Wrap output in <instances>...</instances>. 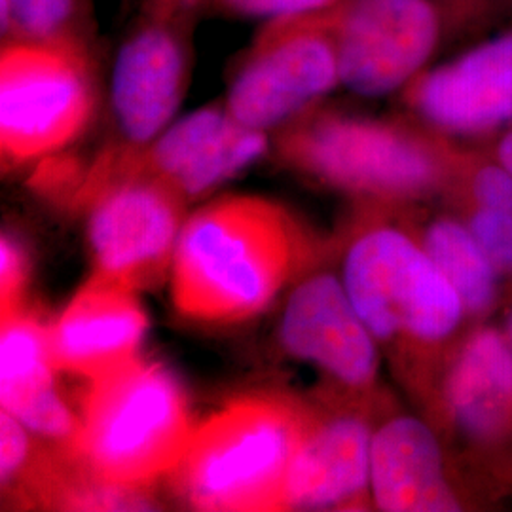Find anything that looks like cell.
<instances>
[{
	"label": "cell",
	"instance_id": "7",
	"mask_svg": "<svg viewBox=\"0 0 512 512\" xmlns=\"http://www.w3.org/2000/svg\"><path fill=\"white\" fill-rule=\"evenodd\" d=\"M186 205L160 179L88 167L73 209L88 213L93 274L135 293L156 289L171 275Z\"/></svg>",
	"mask_w": 512,
	"mask_h": 512
},
{
	"label": "cell",
	"instance_id": "18",
	"mask_svg": "<svg viewBox=\"0 0 512 512\" xmlns=\"http://www.w3.org/2000/svg\"><path fill=\"white\" fill-rule=\"evenodd\" d=\"M448 416L480 444L512 431V346L505 332L476 330L461 346L444 380Z\"/></svg>",
	"mask_w": 512,
	"mask_h": 512
},
{
	"label": "cell",
	"instance_id": "14",
	"mask_svg": "<svg viewBox=\"0 0 512 512\" xmlns=\"http://www.w3.org/2000/svg\"><path fill=\"white\" fill-rule=\"evenodd\" d=\"M406 92L412 109L446 133L476 135L512 126V29L423 71Z\"/></svg>",
	"mask_w": 512,
	"mask_h": 512
},
{
	"label": "cell",
	"instance_id": "2",
	"mask_svg": "<svg viewBox=\"0 0 512 512\" xmlns=\"http://www.w3.org/2000/svg\"><path fill=\"white\" fill-rule=\"evenodd\" d=\"M306 418L308 401L283 391L234 397L196 425L169 490L194 511H287Z\"/></svg>",
	"mask_w": 512,
	"mask_h": 512
},
{
	"label": "cell",
	"instance_id": "11",
	"mask_svg": "<svg viewBox=\"0 0 512 512\" xmlns=\"http://www.w3.org/2000/svg\"><path fill=\"white\" fill-rule=\"evenodd\" d=\"M266 150V133L239 124L224 105L184 116L143 150L107 148L93 167L160 179L190 203L238 175Z\"/></svg>",
	"mask_w": 512,
	"mask_h": 512
},
{
	"label": "cell",
	"instance_id": "12",
	"mask_svg": "<svg viewBox=\"0 0 512 512\" xmlns=\"http://www.w3.org/2000/svg\"><path fill=\"white\" fill-rule=\"evenodd\" d=\"M183 14L150 12L120 46L110 78V107L122 139L114 147L143 150L179 109L190 78Z\"/></svg>",
	"mask_w": 512,
	"mask_h": 512
},
{
	"label": "cell",
	"instance_id": "6",
	"mask_svg": "<svg viewBox=\"0 0 512 512\" xmlns=\"http://www.w3.org/2000/svg\"><path fill=\"white\" fill-rule=\"evenodd\" d=\"M95 86L84 42L4 40L0 154L4 169L61 152L86 129Z\"/></svg>",
	"mask_w": 512,
	"mask_h": 512
},
{
	"label": "cell",
	"instance_id": "22",
	"mask_svg": "<svg viewBox=\"0 0 512 512\" xmlns=\"http://www.w3.org/2000/svg\"><path fill=\"white\" fill-rule=\"evenodd\" d=\"M467 226L499 274L512 272V213L476 205Z\"/></svg>",
	"mask_w": 512,
	"mask_h": 512
},
{
	"label": "cell",
	"instance_id": "10",
	"mask_svg": "<svg viewBox=\"0 0 512 512\" xmlns=\"http://www.w3.org/2000/svg\"><path fill=\"white\" fill-rule=\"evenodd\" d=\"M277 340L285 355L319 370L332 395H370L380 370V344L349 300L342 279L311 268L285 298Z\"/></svg>",
	"mask_w": 512,
	"mask_h": 512
},
{
	"label": "cell",
	"instance_id": "16",
	"mask_svg": "<svg viewBox=\"0 0 512 512\" xmlns=\"http://www.w3.org/2000/svg\"><path fill=\"white\" fill-rule=\"evenodd\" d=\"M0 404L35 437L74 459L80 420L55 385L48 327L35 311L0 317Z\"/></svg>",
	"mask_w": 512,
	"mask_h": 512
},
{
	"label": "cell",
	"instance_id": "13",
	"mask_svg": "<svg viewBox=\"0 0 512 512\" xmlns=\"http://www.w3.org/2000/svg\"><path fill=\"white\" fill-rule=\"evenodd\" d=\"M372 425L359 401H308L287 486V511H355L370 497Z\"/></svg>",
	"mask_w": 512,
	"mask_h": 512
},
{
	"label": "cell",
	"instance_id": "25",
	"mask_svg": "<svg viewBox=\"0 0 512 512\" xmlns=\"http://www.w3.org/2000/svg\"><path fill=\"white\" fill-rule=\"evenodd\" d=\"M495 162L503 165L512 175V128L503 133L495 147Z\"/></svg>",
	"mask_w": 512,
	"mask_h": 512
},
{
	"label": "cell",
	"instance_id": "27",
	"mask_svg": "<svg viewBox=\"0 0 512 512\" xmlns=\"http://www.w3.org/2000/svg\"><path fill=\"white\" fill-rule=\"evenodd\" d=\"M505 334H507V338H509V342H511L512 346V311L509 313V317H507V325H505Z\"/></svg>",
	"mask_w": 512,
	"mask_h": 512
},
{
	"label": "cell",
	"instance_id": "17",
	"mask_svg": "<svg viewBox=\"0 0 512 512\" xmlns=\"http://www.w3.org/2000/svg\"><path fill=\"white\" fill-rule=\"evenodd\" d=\"M370 497L387 512L459 511L435 431L416 416H393L372 433Z\"/></svg>",
	"mask_w": 512,
	"mask_h": 512
},
{
	"label": "cell",
	"instance_id": "8",
	"mask_svg": "<svg viewBox=\"0 0 512 512\" xmlns=\"http://www.w3.org/2000/svg\"><path fill=\"white\" fill-rule=\"evenodd\" d=\"M336 84V8L270 19L230 84L226 109L266 133L310 112Z\"/></svg>",
	"mask_w": 512,
	"mask_h": 512
},
{
	"label": "cell",
	"instance_id": "9",
	"mask_svg": "<svg viewBox=\"0 0 512 512\" xmlns=\"http://www.w3.org/2000/svg\"><path fill=\"white\" fill-rule=\"evenodd\" d=\"M444 33L439 0H344L336 6L340 84L365 97L406 88Z\"/></svg>",
	"mask_w": 512,
	"mask_h": 512
},
{
	"label": "cell",
	"instance_id": "4",
	"mask_svg": "<svg viewBox=\"0 0 512 512\" xmlns=\"http://www.w3.org/2000/svg\"><path fill=\"white\" fill-rule=\"evenodd\" d=\"M340 279L380 348L403 361L446 342L467 315L420 238L391 224L349 239Z\"/></svg>",
	"mask_w": 512,
	"mask_h": 512
},
{
	"label": "cell",
	"instance_id": "26",
	"mask_svg": "<svg viewBox=\"0 0 512 512\" xmlns=\"http://www.w3.org/2000/svg\"><path fill=\"white\" fill-rule=\"evenodd\" d=\"M198 0H148L150 12H184Z\"/></svg>",
	"mask_w": 512,
	"mask_h": 512
},
{
	"label": "cell",
	"instance_id": "23",
	"mask_svg": "<svg viewBox=\"0 0 512 512\" xmlns=\"http://www.w3.org/2000/svg\"><path fill=\"white\" fill-rule=\"evenodd\" d=\"M29 281V260L16 239L2 234L0 239V317L25 308V287Z\"/></svg>",
	"mask_w": 512,
	"mask_h": 512
},
{
	"label": "cell",
	"instance_id": "19",
	"mask_svg": "<svg viewBox=\"0 0 512 512\" xmlns=\"http://www.w3.org/2000/svg\"><path fill=\"white\" fill-rule=\"evenodd\" d=\"M420 241L456 289L469 315L486 313L494 306L499 270L467 224L454 219L433 220L421 232Z\"/></svg>",
	"mask_w": 512,
	"mask_h": 512
},
{
	"label": "cell",
	"instance_id": "20",
	"mask_svg": "<svg viewBox=\"0 0 512 512\" xmlns=\"http://www.w3.org/2000/svg\"><path fill=\"white\" fill-rule=\"evenodd\" d=\"M80 0H0L2 35L27 42H82Z\"/></svg>",
	"mask_w": 512,
	"mask_h": 512
},
{
	"label": "cell",
	"instance_id": "15",
	"mask_svg": "<svg viewBox=\"0 0 512 512\" xmlns=\"http://www.w3.org/2000/svg\"><path fill=\"white\" fill-rule=\"evenodd\" d=\"M148 321L137 293L93 274L48 325L57 372L101 378L139 357Z\"/></svg>",
	"mask_w": 512,
	"mask_h": 512
},
{
	"label": "cell",
	"instance_id": "21",
	"mask_svg": "<svg viewBox=\"0 0 512 512\" xmlns=\"http://www.w3.org/2000/svg\"><path fill=\"white\" fill-rule=\"evenodd\" d=\"M86 175L88 167L73 156H59L57 152L38 162L31 177V188L46 200L74 207Z\"/></svg>",
	"mask_w": 512,
	"mask_h": 512
},
{
	"label": "cell",
	"instance_id": "5",
	"mask_svg": "<svg viewBox=\"0 0 512 512\" xmlns=\"http://www.w3.org/2000/svg\"><path fill=\"white\" fill-rule=\"evenodd\" d=\"M277 154L319 183L370 202H410L439 188L446 158L431 141L410 129L306 112L287 124Z\"/></svg>",
	"mask_w": 512,
	"mask_h": 512
},
{
	"label": "cell",
	"instance_id": "3",
	"mask_svg": "<svg viewBox=\"0 0 512 512\" xmlns=\"http://www.w3.org/2000/svg\"><path fill=\"white\" fill-rule=\"evenodd\" d=\"M78 420L74 461L97 482L133 490L167 478L198 425L177 376L141 357L90 380Z\"/></svg>",
	"mask_w": 512,
	"mask_h": 512
},
{
	"label": "cell",
	"instance_id": "24",
	"mask_svg": "<svg viewBox=\"0 0 512 512\" xmlns=\"http://www.w3.org/2000/svg\"><path fill=\"white\" fill-rule=\"evenodd\" d=\"M232 12L256 18H289L327 12L344 0H220Z\"/></svg>",
	"mask_w": 512,
	"mask_h": 512
},
{
	"label": "cell",
	"instance_id": "1",
	"mask_svg": "<svg viewBox=\"0 0 512 512\" xmlns=\"http://www.w3.org/2000/svg\"><path fill=\"white\" fill-rule=\"evenodd\" d=\"M319 245L293 213L260 196H224L184 222L171 302L186 321L238 325L317 266Z\"/></svg>",
	"mask_w": 512,
	"mask_h": 512
}]
</instances>
